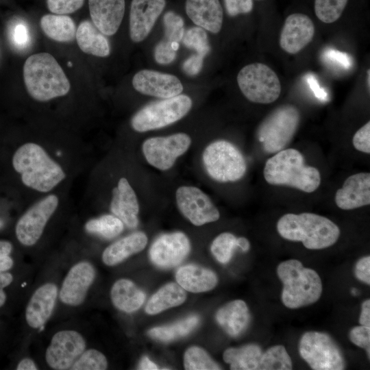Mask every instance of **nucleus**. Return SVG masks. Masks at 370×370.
<instances>
[{"label": "nucleus", "instance_id": "nucleus-33", "mask_svg": "<svg viewBox=\"0 0 370 370\" xmlns=\"http://www.w3.org/2000/svg\"><path fill=\"white\" fill-rule=\"evenodd\" d=\"M186 299V293L178 284L169 283L160 288L147 303L145 312L149 314H156L169 308L183 304Z\"/></svg>", "mask_w": 370, "mask_h": 370}, {"label": "nucleus", "instance_id": "nucleus-24", "mask_svg": "<svg viewBox=\"0 0 370 370\" xmlns=\"http://www.w3.org/2000/svg\"><path fill=\"white\" fill-rule=\"evenodd\" d=\"M163 24L164 38L156 45L154 57L158 64H168L175 60L185 30L183 18L173 11L165 13Z\"/></svg>", "mask_w": 370, "mask_h": 370}, {"label": "nucleus", "instance_id": "nucleus-55", "mask_svg": "<svg viewBox=\"0 0 370 370\" xmlns=\"http://www.w3.org/2000/svg\"><path fill=\"white\" fill-rule=\"evenodd\" d=\"M158 369V366L156 365L153 362L151 361L147 356L143 357L138 365V369L156 370Z\"/></svg>", "mask_w": 370, "mask_h": 370}, {"label": "nucleus", "instance_id": "nucleus-7", "mask_svg": "<svg viewBox=\"0 0 370 370\" xmlns=\"http://www.w3.org/2000/svg\"><path fill=\"white\" fill-rule=\"evenodd\" d=\"M202 161L208 175L221 183L238 181L247 171L246 160L241 151L225 140L210 143L203 151Z\"/></svg>", "mask_w": 370, "mask_h": 370}, {"label": "nucleus", "instance_id": "nucleus-38", "mask_svg": "<svg viewBox=\"0 0 370 370\" xmlns=\"http://www.w3.org/2000/svg\"><path fill=\"white\" fill-rule=\"evenodd\" d=\"M236 247H238L237 237L232 233L223 232L213 240L210 249L219 262L226 264L231 260Z\"/></svg>", "mask_w": 370, "mask_h": 370}, {"label": "nucleus", "instance_id": "nucleus-42", "mask_svg": "<svg viewBox=\"0 0 370 370\" xmlns=\"http://www.w3.org/2000/svg\"><path fill=\"white\" fill-rule=\"evenodd\" d=\"M46 3L51 13L66 15L79 10L84 0H46Z\"/></svg>", "mask_w": 370, "mask_h": 370}, {"label": "nucleus", "instance_id": "nucleus-49", "mask_svg": "<svg viewBox=\"0 0 370 370\" xmlns=\"http://www.w3.org/2000/svg\"><path fill=\"white\" fill-rule=\"evenodd\" d=\"M27 29L23 24H17L12 31V40L17 47H24L28 42Z\"/></svg>", "mask_w": 370, "mask_h": 370}, {"label": "nucleus", "instance_id": "nucleus-31", "mask_svg": "<svg viewBox=\"0 0 370 370\" xmlns=\"http://www.w3.org/2000/svg\"><path fill=\"white\" fill-rule=\"evenodd\" d=\"M262 353L259 345L248 344L225 349L223 358L232 370H260Z\"/></svg>", "mask_w": 370, "mask_h": 370}, {"label": "nucleus", "instance_id": "nucleus-36", "mask_svg": "<svg viewBox=\"0 0 370 370\" xmlns=\"http://www.w3.org/2000/svg\"><path fill=\"white\" fill-rule=\"evenodd\" d=\"M292 360L283 345L269 347L262 353L260 370H290Z\"/></svg>", "mask_w": 370, "mask_h": 370}, {"label": "nucleus", "instance_id": "nucleus-10", "mask_svg": "<svg viewBox=\"0 0 370 370\" xmlns=\"http://www.w3.org/2000/svg\"><path fill=\"white\" fill-rule=\"evenodd\" d=\"M237 83L243 95L250 101L268 104L276 101L281 92L277 74L267 65L251 63L238 73Z\"/></svg>", "mask_w": 370, "mask_h": 370}, {"label": "nucleus", "instance_id": "nucleus-17", "mask_svg": "<svg viewBox=\"0 0 370 370\" xmlns=\"http://www.w3.org/2000/svg\"><path fill=\"white\" fill-rule=\"evenodd\" d=\"M132 86L143 95L161 99L180 95L184 88L176 76L149 69L137 72L133 77Z\"/></svg>", "mask_w": 370, "mask_h": 370}, {"label": "nucleus", "instance_id": "nucleus-48", "mask_svg": "<svg viewBox=\"0 0 370 370\" xmlns=\"http://www.w3.org/2000/svg\"><path fill=\"white\" fill-rule=\"evenodd\" d=\"M204 58L198 54L190 56L183 64L184 71L189 75L197 74L202 68Z\"/></svg>", "mask_w": 370, "mask_h": 370}, {"label": "nucleus", "instance_id": "nucleus-35", "mask_svg": "<svg viewBox=\"0 0 370 370\" xmlns=\"http://www.w3.org/2000/svg\"><path fill=\"white\" fill-rule=\"evenodd\" d=\"M199 323V317L191 315L172 325L153 328L148 331V334L161 341H171L188 335Z\"/></svg>", "mask_w": 370, "mask_h": 370}, {"label": "nucleus", "instance_id": "nucleus-9", "mask_svg": "<svg viewBox=\"0 0 370 370\" xmlns=\"http://www.w3.org/2000/svg\"><path fill=\"white\" fill-rule=\"evenodd\" d=\"M192 105L190 97L181 94L151 103L134 114L130 121L131 127L137 132L164 127L186 116Z\"/></svg>", "mask_w": 370, "mask_h": 370}, {"label": "nucleus", "instance_id": "nucleus-13", "mask_svg": "<svg viewBox=\"0 0 370 370\" xmlns=\"http://www.w3.org/2000/svg\"><path fill=\"white\" fill-rule=\"evenodd\" d=\"M175 199L181 213L196 226L214 222L220 217L219 211L210 198L197 187H179Z\"/></svg>", "mask_w": 370, "mask_h": 370}, {"label": "nucleus", "instance_id": "nucleus-3", "mask_svg": "<svg viewBox=\"0 0 370 370\" xmlns=\"http://www.w3.org/2000/svg\"><path fill=\"white\" fill-rule=\"evenodd\" d=\"M279 234L288 241L301 242L309 249H322L338 241L339 227L328 218L311 212L288 213L278 221Z\"/></svg>", "mask_w": 370, "mask_h": 370}, {"label": "nucleus", "instance_id": "nucleus-58", "mask_svg": "<svg viewBox=\"0 0 370 370\" xmlns=\"http://www.w3.org/2000/svg\"><path fill=\"white\" fill-rule=\"evenodd\" d=\"M370 70L368 69L367 70V86H368V89L369 90V87H370Z\"/></svg>", "mask_w": 370, "mask_h": 370}, {"label": "nucleus", "instance_id": "nucleus-53", "mask_svg": "<svg viewBox=\"0 0 370 370\" xmlns=\"http://www.w3.org/2000/svg\"><path fill=\"white\" fill-rule=\"evenodd\" d=\"M308 82L311 88L314 90L317 97H319L321 98L322 99H323L324 97H326L327 95L326 93L324 91H323L321 88H320L319 84H317V81L312 75L308 76Z\"/></svg>", "mask_w": 370, "mask_h": 370}, {"label": "nucleus", "instance_id": "nucleus-59", "mask_svg": "<svg viewBox=\"0 0 370 370\" xmlns=\"http://www.w3.org/2000/svg\"><path fill=\"white\" fill-rule=\"evenodd\" d=\"M356 291L357 290H356L355 288H353L352 292L353 294L356 295V292H357Z\"/></svg>", "mask_w": 370, "mask_h": 370}, {"label": "nucleus", "instance_id": "nucleus-52", "mask_svg": "<svg viewBox=\"0 0 370 370\" xmlns=\"http://www.w3.org/2000/svg\"><path fill=\"white\" fill-rule=\"evenodd\" d=\"M16 369L17 370H36L38 368L33 360L25 358L18 362Z\"/></svg>", "mask_w": 370, "mask_h": 370}, {"label": "nucleus", "instance_id": "nucleus-18", "mask_svg": "<svg viewBox=\"0 0 370 370\" xmlns=\"http://www.w3.org/2000/svg\"><path fill=\"white\" fill-rule=\"evenodd\" d=\"M166 3V0H132L129 30L134 42H142L147 38Z\"/></svg>", "mask_w": 370, "mask_h": 370}, {"label": "nucleus", "instance_id": "nucleus-12", "mask_svg": "<svg viewBox=\"0 0 370 370\" xmlns=\"http://www.w3.org/2000/svg\"><path fill=\"white\" fill-rule=\"evenodd\" d=\"M190 144V137L180 132L149 138L143 143L142 151L150 165L160 171H166L174 165L177 158L187 151Z\"/></svg>", "mask_w": 370, "mask_h": 370}, {"label": "nucleus", "instance_id": "nucleus-15", "mask_svg": "<svg viewBox=\"0 0 370 370\" xmlns=\"http://www.w3.org/2000/svg\"><path fill=\"white\" fill-rule=\"evenodd\" d=\"M190 249L189 239L182 232H175L158 236L149 249L151 262L157 267L169 269L180 264Z\"/></svg>", "mask_w": 370, "mask_h": 370}, {"label": "nucleus", "instance_id": "nucleus-4", "mask_svg": "<svg viewBox=\"0 0 370 370\" xmlns=\"http://www.w3.org/2000/svg\"><path fill=\"white\" fill-rule=\"evenodd\" d=\"M263 175L271 185L290 186L308 193L315 191L321 184L319 170L306 165L301 152L293 148L284 149L269 158Z\"/></svg>", "mask_w": 370, "mask_h": 370}, {"label": "nucleus", "instance_id": "nucleus-1", "mask_svg": "<svg viewBox=\"0 0 370 370\" xmlns=\"http://www.w3.org/2000/svg\"><path fill=\"white\" fill-rule=\"evenodd\" d=\"M85 162L84 145L49 144L36 140L18 145L11 160L13 170L29 193V204L47 194L69 190Z\"/></svg>", "mask_w": 370, "mask_h": 370}, {"label": "nucleus", "instance_id": "nucleus-32", "mask_svg": "<svg viewBox=\"0 0 370 370\" xmlns=\"http://www.w3.org/2000/svg\"><path fill=\"white\" fill-rule=\"evenodd\" d=\"M40 25L45 34L53 40L69 42L75 38V23L68 15H43L40 20Z\"/></svg>", "mask_w": 370, "mask_h": 370}, {"label": "nucleus", "instance_id": "nucleus-56", "mask_svg": "<svg viewBox=\"0 0 370 370\" xmlns=\"http://www.w3.org/2000/svg\"><path fill=\"white\" fill-rule=\"evenodd\" d=\"M12 244L5 240H0V256H9L12 251Z\"/></svg>", "mask_w": 370, "mask_h": 370}, {"label": "nucleus", "instance_id": "nucleus-51", "mask_svg": "<svg viewBox=\"0 0 370 370\" xmlns=\"http://www.w3.org/2000/svg\"><path fill=\"white\" fill-rule=\"evenodd\" d=\"M359 323L362 325L370 327V300H365L361 306Z\"/></svg>", "mask_w": 370, "mask_h": 370}, {"label": "nucleus", "instance_id": "nucleus-11", "mask_svg": "<svg viewBox=\"0 0 370 370\" xmlns=\"http://www.w3.org/2000/svg\"><path fill=\"white\" fill-rule=\"evenodd\" d=\"M299 352L314 370H342L345 367L339 347L324 332L310 331L304 333L299 340Z\"/></svg>", "mask_w": 370, "mask_h": 370}, {"label": "nucleus", "instance_id": "nucleus-44", "mask_svg": "<svg viewBox=\"0 0 370 370\" xmlns=\"http://www.w3.org/2000/svg\"><path fill=\"white\" fill-rule=\"evenodd\" d=\"M352 144L359 151L370 153V122L368 121L354 135Z\"/></svg>", "mask_w": 370, "mask_h": 370}, {"label": "nucleus", "instance_id": "nucleus-45", "mask_svg": "<svg viewBox=\"0 0 370 370\" xmlns=\"http://www.w3.org/2000/svg\"><path fill=\"white\" fill-rule=\"evenodd\" d=\"M227 13L230 16L247 14L253 10V0H224Z\"/></svg>", "mask_w": 370, "mask_h": 370}, {"label": "nucleus", "instance_id": "nucleus-50", "mask_svg": "<svg viewBox=\"0 0 370 370\" xmlns=\"http://www.w3.org/2000/svg\"><path fill=\"white\" fill-rule=\"evenodd\" d=\"M13 281V276L10 273L3 272L0 273V308L6 301V294L3 289L8 286Z\"/></svg>", "mask_w": 370, "mask_h": 370}, {"label": "nucleus", "instance_id": "nucleus-54", "mask_svg": "<svg viewBox=\"0 0 370 370\" xmlns=\"http://www.w3.org/2000/svg\"><path fill=\"white\" fill-rule=\"evenodd\" d=\"M14 265L13 259L9 256H0V273L6 272Z\"/></svg>", "mask_w": 370, "mask_h": 370}, {"label": "nucleus", "instance_id": "nucleus-22", "mask_svg": "<svg viewBox=\"0 0 370 370\" xmlns=\"http://www.w3.org/2000/svg\"><path fill=\"white\" fill-rule=\"evenodd\" d=\"M91 21L105 36L118 31L123 18L125 0H88Z\"/></svg>", "mask_w": 370, "mask_h": 370}, {"label": "nucleus", "instance_id": "nucleus-19", "mask_svg": "<svg viewBox=\"0 0 370 370\" xmlns=\"http://www.w3.org/2000/svg\"><path fill=\"white\" fill-rule=\"evenodd\" d=\"M109 208L125 225L135 228L138 224L139 204L137 195L125 177L118 179L111 190Z\"/></svg>", "mask_w": 370, "mask_h": 370}, {"label": "nucleus", "instance_id": "nucleus-40", "mask_svg": "<svg viewBox=\"0 0 370 370\" xmlns=\"http://www.w3.org/2000/svg\"><path fill=\"white\" fill-rule=\"evenodd\" d=\"M108 368L106 356L99 350H86L71 367L72 370H104Z\"/></svg>", "mask_w": 370, "mask_h": 370}, {"label": "nucleus", "instance_id": "nucleus-34", "mask_svg": "<svg viewBox=\"0 0 370 370\" xmlns=\"http://www.w3.org/2000/svg\"><path fill=\"white\" fill-rule=\"evenodd\" d=\"M124 229V224L112 214H104L88 220L84 224L86 232L106 239L119 236Z\"/></svg>", "mask_w": 370, "mask_h": 370}, {"label": "nucleus", "instance_id": "nucleus-26", "mask_svg": "<svg viewBox=\"0 0 370 370\" xmlns=\"http://www.w3.org/2000/svg\"><path fill=\"white\" fill-rule=\"evenodd\" d=\"M216 320L227 334L237 337L245 331L249 323V308L243 300L232 301L218 310Z\"/></svg>", "mask_w": 370, "mask_h": 370}, {"label": "nucleus", "instance_id": "nucleus-14", "mask_svg": "<svg viewBox=\"0 0 370 370\" xmlns=\"http://www.w3.org/2000/svg\"><path fill=\"white\" fill-rule=\"evenodd\" d=\"M85 349L86 341L79 332L60 330L53 336L45 352V360L53 369H71Z\"/></svg>", "mask_w": 370, "mask_h": 370}, {"label": "nucleus", "instance_id": "nucleus-16", "mask_svg": "<svg viewBox=\"0 0 370 370\" xmlns=\"http://www.w3.org/2000/svg\"><path fill=\"white\" fill-rule=\"evenodd\" d=\"M95 276V269L90 262L81 261L74 264L62 282L59 293L60 301L71 306L81 305Z\"/></svg>", "mask_w": 370, "mask_h": 370}, {"label": "nucleus", "instance_id": "nucleus-43", "mask_svg": "<svg viewBox=\"0 0 370 370\" xmlns=\"http://www.w3.org/2000/svg\"><path fill=\"white\" fill-rule=\"evenodd\" d=\"M349 339L356 345L366 350L368 358L370 356V327L360 325L351 329Z\"/></svg>", "mask_w": 370, "mask_h": 370}, {"label": "nucleus", "instance_id": "nucleus-46", "mask_svg": "<svg viewBox=\"0 0 370 370\" xmlns=\"http://www.w3.org/2000/svg\"><path fill=\"white\" fill-rule=\"evenodd\" d=\"M355 275L361 282L370 284V257L360 258L355 266Z\"/></svg>", "mask_w": 370, "mask_h": 370}, {"label": "nucleus", "instance_id": "nucleus-27", "mask_svg": "<svg viewBox=\"0 0 370 370\" xmlns=\"http://www.w3.org/2000/svg\"><path fill=\"white\" fill-rule=\"evenodd\" d=\"M147 236L142 232H134L112 243L103 251L102 260L108 266L122 262L146 247Z\"/></svg>", "mask_w": 370, "mask_h": 370}, {"label": "nucleus", "instance_id": "nucleus-47", "mask_svg": "<svg viewBox=\"0 0 370 370\" xmlns=\"http://www.w3.org/2000/svg\"><path fill=\"white\" fill-rule=\"evenodd\" d=\"M325 58L331 62L343 66L349 69L352 66L350 57L345 53H343L334 49H328L325 53Z\"/></svg>", "mask_w": 370, "mask_h": 370}, {"label": "nucleus", "instance_id": "nucleus-5", "mask_svg": "<svg viewBox=\"0 0 370 370\" xmlns=\"http://www.w3.org/2000/svg\"><path fill=\"white\" fill-rule=\"evenodd\" d=\"M277 274L283 284L282 301L288 308L312 304L321 296L323 285L319 275L314 270L304 267L297 260L280 263Z\"/></svg>", "mask_w": 370, "mask_h": 370}, {"label": "nucleus", "instance_id": "nucleus-37", "mask_svg": "<svg viewBox=\"0 0 370 370\" xmlns=\"http://www.w3.org/2000/svg\"><path fill=\"white\" fill-rule=\"evenodd\" d=\"M184 366L187 370L221 369L220 365L204 349L197 346H192L185 352Z\"/></svg>", "mask_w": 370, "mask_h": 370}, {"label": "nucleus", "instance_id": "nucleus-6", "mask_svg": "<svg viewBox=\"0 0 370 370\" xmlns=\"http://www.w3.org/2000/svg\"><path fill=\"white\" fill-rule=\"evenodd\" d=\"M67 191L53 192L29 204L15 225L16 238L22 245L32 247L40 240L48 223L69 202Z\"/></svg>", "mask_w": 370, "mask_h": 370}, {"label": "nucleus", "instance_id": "nucleus-21", "mask_svg": "<svg viewBox=\"0 0 370 370\" xmlns=\"http://www.w3.org/2000/svg\"><path fill=\"white\" fill-rule=\"evenodd\" d=\"M334 200L336 206L345 210L369 205V173H358L348 177L336 191Z\"/></svg>", "mask_w": 370, "mask_h": 370}, {"label": "nucleus", "instance_id": "nucleus-2", "mask_svg": "<svg viewBox=\"0 0 370 370\" xmlns=\"http://www.w3.org/2000/svg\"><path fill=\"white\" fill-rule=\"evenodd\" d=\"M23 81L29 95L38 102L65 96L71 84L55 58L42 52L30 56L23 69Z\"/></svg>", "mask_w": 370, "mask_h": 370}, {"label": "nucleus", "instance_id": "nucleus-8", "mask_svg": "<svg viewBox=\"0 0 370 370\" xmlns=\"http://www.w3.org/2000/svg\"><path fill=\"white\" fill-rule=\"evenodd\" d=\"M300 119L298 109L291 104L273 110L258 129V140L263 150L273 153L285 149L295 136Z\"/></svg>", "mask_w": 370, "mask_h": 370}, {"label": "nucleus", "instance_id": "nucleus-25", "mask_svg": "<svg viewBox=\"0 0 370 370\" xmlns=\"http://www.w3.org/2000/svg\"><path fill=\"white\" fill-rule=\"evenodd\" d=\"M185 10L197 26L213 34L221 31L223 10L219 0H186Z\"/></svg>", "mask_w": 370, "mask_h": 370}, {"label": "nucleus", "instance_id": "nucleus-57", "mask_svg": "<svg viewBox=\"0 0 370 370\" xmlns=\"http://www.w3.org/2000/svg\"><path fill=\"white\" fill-rule=\"evenodd\" d=\"M238 247H240L243 251H247L250 248L249 241L245 237L237 238Z\"/></svg>", "mask_w": 370, "mask_h": 370}, {"label": "nucleus", "instance_id": "nucleus-60", "mask_svg": "<svg viewBox=\"0 0 370 370\" xmlns=\"http://www.w3.org/2000/svg\"><path fill=\"white\" fill-rule=\"evenodd\" d=\"M2 221L0 220V227L2 226Z\"/></svg>", "mask_w": 370, "mask_h": 370}, {"label": "nucleus", "instance_id": "nucleus-39", "mask_svg": "<svg viewBox=\"0 0 370 370\" xmlns=\"http://www.w3.org/2000/svg\"><path fill=\"white\" fill-rule=\"evenodd\" d=\"M348 0H315L317 17L325 23L337 21L344 11Z\"/></svg>", "mask_w": 370, "mask_h": 370}, {"label": "nucleus", "instance_id": "nucleus-29", "mask_svg": "<svg viewBox=\"0 0 370 370\" xmlns=\"http://www.w3.org/2000/svg\"><path fill=\"white\" fill-rule=\"evenodd\" d=\"M75 38L79 49L85 53L101 58L110 55L108 39L92 21L84 20L79 24Z\"/></svg>", "mask_w": 370, "mask_h": 370}, {"label": "nucleus", "instance_id": "nucleus-30", "mask_svg": "<svg viewBox=\"0 0 370 370\" xmlns=\"http://www.w3.org/2000/svg\"><path fill=\"white\" fill-rule=\"evenodd\" d=\"M113 305L125 312L137 310L143 304L145 295L133 282L120 279L114 282L110 291Z\"/></svg>", "mask_w": 370, "mask_h": 370}, {"label": "nucleus", "instance_id": "nucleus-28", "mask_svg": "<svg viewBox=\"0 0 370 370\" xmlns=\"http://www.w3.org/2000/svg\"><path fill=\"white\" fill-rule=\"evenodd\" d=\"M175 278L183 289L192 293L210 291L218 282L217 276L212 271L194 264L180 267L176 272Z\"/></svg>", "mask_w": 370, "mask_h": 370}, {"label": "nucleus", "instance_id": "nucleus-23", "mask_svg": "<svg viewBox=\"0 0 370 370\" xmlns=\"http://www.w3.org/2000/svg\"><path fill=\"white\" fill-rule=\"evenodd\" d=\"M58 297V288L53 283L39 286L31 296L25 309V320L28 325L41 328L51 317Z\"/></svg>", "mask_w": 370, "mask_h": 370}, {"label": "nucleus", "instance_id": "nucleus-41", "mask_svg": "<svg viewBox=\"0 0 370 370\" xmlns=\"http://www.w3.org/2000/svg\"><path fill=\"white\" fill-rule=\"evenodd\" d=\"M182 40L186 47L195 50L197 54L204 58L210 51L208 35L200 27H193L184 32Z\"/></svg>", "mask_w": 370, "mask_h": 370}, {"label": "nucleus", "instance_id": "nucleus-20", "mask_svg": "<svg viewBox=\"0 0 370 370\" xmlns=\"http://www.w3.org/2000/svg\"><path fill=\"white\" fill-rule=\"evenodd\" d=\"M314 26L307 15L301 13L290 14L285 20L280 36L281 48L289 54H295L312 40Z\"/></svg>", "mask_w": 370, "mask_h": 370}]
</instances>
